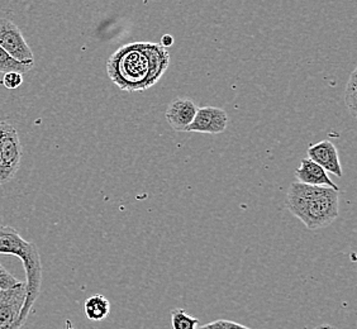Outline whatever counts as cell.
<instances>
[{
  "label": "cell",
  "mask_w": 357,
  "mask_h": 329,
  "mask_svg": "<svg viewBox=\"0 0 357 329\" xmlns=\"http://www.w3.org/2000/svg\"><path fill=\"white\" fill-rule=\"evenodd\" d=\"M170 65L167 48L153 42H131L110 55L105 70L110 80L127 93L150 89Z\"/></svg>",
  "instance_id": "cell-1"
},
{
  "label": "cell",
  "mask_w": 357,
  "mask_h": 329,
  "mask_svg": "<svg viewBox=\"0 0 357 329\" xmlns=\"http://www.w3.org/2000/svg\"><path fill=\"white\" fill-rule=\"evenodd\" d=\"M285 206L310 231L331 226L340 213V192L326 186L293 183L289 188Z\"/></svg>",
  "instance_id": "cell-2"
},
{
  "label": "cell",
  "mask_w": 357,
  "mask_h": 329,
  "mask_svg": "<svg viewBox=\"0 0 357 329\" xmlns=\"http://www.w3.org/2000/svg\"><path fill=\"white\" fill-rule=\"evenodd\" d=\"M0 254H13L23 263L27 275V296L22 308L18 322L10 329H21L26 322L37 298L42 284L41 254L33 242L24 240L13 227L0 224Z\"/></svg>",
  "instance_id": "cell-3"
},
{
  "label": "cell",
  "mask_w": 357,
  "mask_h": 329,
  "mask_svg": "<svg viewBox=\"0 0 357 329\" xmlns=\"http://www.w3.org/2000/svg\"><path fill=\"white\" fill-rule=\"evenodd\" d=\"M22 146L18 132L8 122H0V185L9 183L20 170Z\"/></svg>",
  "instance_id": "cell-4"
},
{
  "label": "cell",
  "mask_w": 357,
  "mask_h": 329,
  "mask_svg": "<svg viewBox=\"0 0 357 329\" xmlns=\"http://www.w3.org/2000/svg\"><path fill=\"white\" fill-rule=\"evenodd\" d=\"M0 48L20 62H35L33 52L28 46L20 27L7 18H0Z\"/></svg>",
  "instance_id": "cell-5"
},
{
  "label": "cell",
  "mask_w": 357,
  "mask_h": 329,
  "mask_svg": "<svg viewBox=\"0 0 357 329\" xmlns=\"http://www.w3.org/2000/svg\"><path fill=\"white\" fill-rule=\"evenodd\" d=\"M26 296V282H20L14 288L0 290V329H10L18 322Z\"/></svg>",
  "instance_id": "cell-6"
},
{
  "label": "cell",
  "mask_w": 357,
  "mask_h": 329,
  "mask_svg": "<svg viewBox=\"0 0 357 329\" xmlns=\"http://www.w3.org/2000/svg\"><path fill=\"white\" fill-rule=\"evenodd\" d=\"M227 127H228V116L226 110L217 107H203V108H198L194 121L186 128L185 132L220 135L226 132Z\"/></svg>",
  "instance_id": "cell-7"
},
{
  "label": "cell",
  "mask_w": 357,
  "mask_h": 329,
  "mask_svg": "<svg viewBox=\"0 0 357 329\" xmlns=\"http://www.w3.org/2000/svg\"><path fill=\"white\" fill-rule=\"evenodd\" d=\"M308 158L313 162L319 164L324 171L336 175L337 178H342V166L340 162V156L336 146L328 139H323L321 142L312 144L307 151Z\"/></svg>",
  "instance_id": "cell-8"
},
{
  "label": "cell",
  "mask_w": 357,
  "mask_h": 329,
  "mask_svg": "<svg viewBox=\"0 0 357 329\" xmlns=\"http://www.w3.org/2000/svg\"><path fill=\"white\" fill-rule=\"evenodd\" d=\"M198 112L197 104L188 98L174 99L165 112V118L172 130L185 132Z\"/></svg>",
  "instance_id": "cell-9"
},
{
  "label": "cell",
  "mask_w": 357,
  "mask_h": 329,
  "mask_svg": "<svg viewBox=\"0 0 357 329\" xmlns=\"http://www.w3.org/2000/svg\"><path fill=\"white\" fill-rule=\"evenodd\" d=\"M294 175L299 183L305 185L326 186L335 190H340L338 186L331 180L328 174L324 171L319 164L313 162L308 158H303L301 167L296 169Z\"/></svg>",
  "instance_id": "cell-10"
},
{
  "label": "cell",
  "mask_w": 357,
  "mask_h": 329,
  "mask_svg": "<svg viewBox=\"0 0 357 329\" xmlns=\"http://www.w3.org/2000/svg\"><path fill=\"white\" fill-rule=\"evenodd\" d=\"M85 316L90 321L100 322L110 313V303L105 296L100 294L93 295L84 303Z\"/></svg>",
  "instance_id": "cell-11"
},
{
  "label": "cell",
  "mask_w": 357,
  "mask_h": 329,
  "mask_svg": "<svg viewBox=\"0 0 357 329\" xmlns=\"http://www.w3.org/2000/svg\"><path fill=\"white\" fill-rule=\"evenodd\" d=\"M35 68V62H20L14 60L12 56L8 55L7 52L0 48V72L8 74V72H18V74H26L28 71Z\"/></svg>",
  "instance_id": "cell-12"
},
{
  "label": "cell",
  "mask_w": 357,
  "mask_h": 329,
  "mask_svg": "<svg viewBox=\"0 0 357 329\" xmlns=\"http://www.w3.org/2000/svg\"><path fill=\"white\" fill-rule=\"evenodd\" d=\"M357 69L351 72L350 79L346 85L344 91V103L351 116L356 118L357 112Z\"/></svg>",
  "instance_id": "cell-13"
},
{
  "label": "cell",
  "mask_w": 357,
  "mask_h": 329,
  "mask_svg": "<svg viewBox=\"0 0 357 329\" xmlns=\"http://www.w3.org/2000/svg\"><path fill=\"white\" fill-rule=\"evenodd\" d=\"M172 329H197L199 319L186 313L184 309L172 310Z\"/></svg>",
  "instance_id": "cell-14"
},
{
  "label": "cell",
  "mask_w": 357,
  "mask_h": 329,
  "mask_svg": "<svg viewBox=\"0 0 357 329\" xmlns=\"http://www.w3.org/2000/svg\"><path fill=\"white\" fill-rule=\"evenodd\" d=\"M23 84V75L18 72H8L1 79V85L8 90L18 89Z\"/></svg>",
  "instance_id": "cell-15"
},
{
  "label": "cell",
  "mask_w": 357,
  "mask_h": 329,
  "mask_svg": "<svg viewBox=\"0 0 357 329\" xmlns=\"http://www.w3.org/2000/svg\"><path fill=\"white\" fill-rule=\"evenodd\" d=\"M18 282H20L14 277L13 275L9 274L7 268L0 263V290L14 288Z\"/></svg>",
  "instance_id": "cell-16"
},
{
  "label": "cell",
  "mask_w": 357,
  "mask_h": 329,
  "mask_svg": "<svg viewBox=\"0 0 357 329\" xmlns=\"http://www.w3.org/2000/svg\"><path fill=\"white\" fill-rule=\"evenodd\" d=\"M197 329H225V324H223V319H220L215 322L208 323L206 326H202Z\"/></svg>",
  "instance_id": "cell-17"
},
{
  "label": "cell",
  "mask_w": 357,
  "mask_h": 329,
  "mask_svg": "<svg viewBox=\"0 0 357 329\" xmlns=\"http://www.w3.org/2000/svg\"><path fill=\"white\" fill-rule=\"evenodd\" d=\"M223 324H225V329H251L246 326H242L240 323L231 322V321H223Z\"/></svg>",
  "instance_id": "cell-18"
},
{
  "label": "cell",
  "mask_w": 357,
  "mask_h": 329,
  "mask_svg": "<svg viewBox=\"0 0 357 329\" xmlns=\"http://www.w3.org/2000/svg\"><path fill=\"white\" fill-rule=\"evenodd\" d=\"M161 46L164 48L170 47L174 45V38H172L170 35L162 36V38H161V43H160Z\"/></svg>",
  "instance_id": "cell-19"
},
{
  "label": "cell",
  "mask_w": 357,
  "mask_h": 329,
  "mask_svg": "<svg viewBox=\"0 0 357 329\" xmlns=\"http://www.w3.org/2000/svg\"><path fill=\"white\" fill-rule=\"evenodd\" d=\"M321 329H331V328H328V327H323V328H321Z\"/></svg>",
  "instance_id": "cell-20"
}]
</instances>
